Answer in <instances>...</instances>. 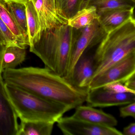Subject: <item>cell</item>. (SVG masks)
<instances>
[{"label": "cell", "mask_w": 135, "mask_h": 135, "mask_svg": "<svg viewBox=\"0 0 135 135\" xmlns=\"http://www.w3.org/2000/svg\"><path fill=\"white\" fill-rule=\"evenodd\" d=\"M131 1H133V2H135V0H131Z\"/></svg>", "instance_id": "cell-31"}, {"label": "cell", "mask_w": 135, "mask_h": 135, "mask_svg": "<svg viewBox=\"0 0 135 135\" xmlns=\"http://www.w3.org/2000/svg\"><path fill=\"white\" fill-rule=\"evenodd\" d=\"M72 116L101 126L114 127L118 124L117 119L113 115L89 105H81L77 107Z\"/></svg>", "instance_id": "cell-11"}, {"label": "cell", "mask_w": 135, "mask_h": 135, "mask_svg": "<svg viewBox=\"0 0 135 135\" xmlns=\"http://www.w3.org/2000/svg\"><path fill=\"white\" fill-rule=\"evenodd\" d=\"M54 1L58 14L68 21L81 8V0H54Z\"/></svg>", "instance_id": "cell-21"}, {"label": "cell", "mask_w": 135, "mask_h": 135, "mask_svg": "<svg viewBox=\"0 0 135 135\" xmlns=\"http://www.w3.org/2000/svg\"><path fill=\"white\" fill-rule=\"evenodd\" d=\"M26 5L28 39L30 46L37 40L41 31L38 15L32 0L26 3Z\"/></svg>", "instance_id": "cell-18"}, {"label": "cell", "mask_w": 135, "mask_h": 135, "mask_svg": "<svg viewBox=\"0 0 135 135\" xmlns=\"http://www.w3.org/2000/svg\"><path fill=\"white\" fill-rule=\"evenodd\" d=\"M135 75V52L107 69L92 79L89 84L90 89L103 87L113 83H124Z\"/></svg>", "instance_id": "cell-6"}, {"label": "cell", "mask_w": 135, "mask_h": 135, "mask_svg": "<svg viewBox=\"0 0 135 135\" xmlns=\"http://www.w3.org/2000/svg\"><path fill=\"white\" fill-rule=\"evenodd\" d=\"M134 8H119L105 11L98 14L99 22L106 33L119 26L134 16Z\"/></svg>", "instance_id": "cell-12"}, {"label": "cell", "mask_w": 135, "mask_h": 135, "mask_svg": "<svg viewBox=\"0 0 135 135\" xmlns=\"http://www.w3.org/2000/svg\"><path fill=\"white\" fill-rule=\"evenodd\" d=\"M26 47L16 45H6L3 53L2 68L5 69H15L26 59Z\"/></svg>", "instance_id": "cell-14"}, {"label": "cell", "mask_w": 135, "mask_h": 135, "mask_svg": "<svg viewBox=\"0 0 135 135\" xmlns=\"http://www.w3.org/2000/svg\"><path fill=\"white\" fill-rule=\"evenodd\" d=\"M6 45L0 44V75H2L3 70L2 68V60L3 53Z\"/></svg>", "instance_id": "cell-27"}, {"label": "cell", "mask_w": 135, "mask_h": 135, "mask_svg": "<svg viewBox=\"0 0 135 135\" xmlns=\"http://www.w3.org/2000/svg\"><path fill=\"white\" fill-rule=\"evenodd\" d=\"M122 135H135V123H131L123 129Z\"/></svg>", "instance_id": "cell-25"}, {"label": "cell", "mask_w": 135, "mask_h": 135, "mask_svg": "<svg viewBox=\"0 0 135 135\" xmlns=\"http://www.w3.org/2000/svg\"><path fill=\"white\" fill-rule=\"evenodd\" d=\"M4 2L15 19L27 45L29 46L26 3L12 1Z\"/></svg>", "instance_id": "cell-16"}, {"label": "cell", "mask_w": 135, "mask_h": 135, "mask_svg": "<svg viewBox=\"0 0 135 135\" xmlns=\"http://www.w3.org/2000/svg\"><path fill=\"white\" fill-rule=\"evenodd\" d=\"M54 124L45 121L21 120L18 135H50Z\"/></svg>", "instance_id": "cell-15"}, {"label": "cell", "mask_w": 135, "mask_h": 135, "mask_svg": "<svg viewBox=\"0 0 135 135\" xmlns=\"http://www.w3.org/2000/svg\"><path fill=\"white\" fill-rule=\"evenodd\" d=\"M106 90L115 93H132L135 94V91L132 90L126 87L124 84L120 83H113L109 84L103 87Z\"/></svg>", "instance_id": "cell-23"}, {"label": "cell", "mask_w": 135, "mask_h": 135, "mask_svg": "<svg viewBox=\"0 0 135 135\" xmlns=\"http://www.w3.org/2000/svg\"><path fill=\"white\" fill-rule=\"evenodd\" d=\"M119 111L120 116L121 117L124 118L130 117L135 118V102L127 104L125 106L120 107Z\"/></svg>", "instance_id": "cell-24"}, {"label": "cell", "mask_w": 135, "mask_h": 135, "mask_svg": "<svg viewBox=\"0 0 135 135\" xmlns=\"http://www.w3.org/2000/svg\"><path fill=\"white\" fill-rule=\"evenodd\" d=\"M2 76L5 83L63 105L70 110L83 105L86 99L88 88L78 87L45 67L5 69Z\"/></svg>", "instance_id": "cell-1"}, {"label": "cell", "mask_w": 135, "mask_h": 135, "mask_svg": "<svg viewBox=\"0 0 135 135\" xmlns=\"http://www.w3.org/2000/svg\"><path fill=\"white\" fill-rule=\"evenodd\" d=\"M18 117L8 95L5 83L0 75V135H18Z\"/></svg>", "instance_id": "cell-8"}, {"label": "cell", "mask_w": 135, "mask_h": 135, "mask_svg": "<svg viewBox=\"0 0 135 135\" xmlns=\"http://www.w3.org/2000/svg\"><path fill=\"white\" fill-rule=\"evenodd\" d=\"M124 84L129 89L135 91V75L127 80Z\"/></svg>", "instance_id": "cell-26"}, {"label": "cell", "mask_w": 135, "mask_h": 135, "mask_svg": "<svg viewBox=\"0 0 135 135\" xmlns=\"http://www.w3.org/2000/svg\"><path fill=\"white\" fill-rule=\"evenodd\" d=\"M0 44L6 46L7 45L6 41L1 31H0Z\"/></svg>", "instance_id": "cell-29"}, {"label": "cell", "mask_w": 135, "mask_h": 135, "mask_svg": "<svg viewBox=\"0 0 135 135\" xmlns=\"http://www.w3.org/2000/svg\"><path fill=\"white\" fill-rule=\"evenodd\" d=\"M98 18L96 8L88 5L79 10L68 20V24L75 30H79L90 25L94 20Z\"/></svg>", "instance_id": "cell-17"}, {"label": "cell", "mask_w": 135, "mask_h": 135, "mask_svg": "<svg viewBox=\"0 0 135 135\" xmlns=\"http://www.w3.org/2000/svg\"><path fill=\"white\" fill-rule=\"evenodd\" d=\"M89 1L90 0H81V6L80 9L87 7L88 6Z\"/></svg>", "instance_id": "cell-28"}, {"label": "cell", "mask_w": 135, "mask_h": 135, "mask_svg": "<svg viewBox=\"0 0 135 135\" xmlns=\"http://www.w3.org/2000/svg\"><path fill=\"white\" fill-rule=\"evenodd\" d=\"M5 87L20 120L45 121L55 123L70 110L63 105L47 101L15 86L5 83Z\"/></svg>", "instance_id": "cell-4"}, {"label": "cell", "mask_w": 135, "mask_h": 135, "mask_svg": "<svg viewBox=\"0 0 135 135\" xmlns=\"http://www.w3.org/2000/svg\"><path fill=\"white\" fill-rule=\"evenodd\" d=\"M106 34L98 19L86 27L76 30L65 79L72 82L73 69L79 59L87 49L98 44Z\"/></svg>", "instance_id": "cell-5"}, {"label": "cell", "mask_w": 135, "mask_h": 135, "mask_svg": "<svg viewBox=\"0 0 135 135\" xmlns=\"http://www.w3.org/2000/svg\"><path fill=\"white\" fill-rule=\"evenodd\" d=\"M4 1H15V2H20V3H27L29 1H31V0H3Z\"/></svg>", "instance_id": "cell-30"}, {"label": "cell", "mask_w": 135, "mask_h": 135, "mask_svg": "<svg viewBox=\"0 0 135 135\" xmlns=\"http://www.w3.org/2000/svg\"><path fill=\"white\" fill-rule=\"evenodd\" d=\"M76 30L68 24L42 31L30 51L41 59L47 68L65 77Z\"/></svg>", "instance_id": "cell-2"}, {"label": "cell", "mask_w": 135, "mask_h": 135, "mask_svg": "<svg viewBox=\"0 0 135 135\" xmlns=\"http://www.w3.org/2000/svg\"><path fill=\"white\" fill-rule=\"evenodd\" d=\"M88 5L94 6L98 15L113 9L134 8L135 2L131 0H90Z\"/></svg>", "instance_id": "cell-20"}, {"label": "cell", "mask_w": 135, "mask_h": 135, "mask_svg": "<svg viewBox=\"0 0 135 135\" xmlns=\"http://www.w3.org/2000/svg\"><path fill=\"white\" fill-rule=\"evenodd\" d=\"M135 102V94L115 93L103 87L88 89L86 102L92 107H107L126 105Z\"/></svg>", "instance_id": "cell-9"}, {"label": "cell", "mask_w": 135, "mask_h": 135, "mask_svg": "<svg viewBox=\"0 0 135 135\" xmlns=\"http://www.w3.org/2000/svg\"><path fill=\"white\" fill-rule=\"evenodd\" d=\"M0 18L16 37L20 45L26 47L27 45L16 21L3 0H0Z\"/></svg>", "instance_id": "cell-19"}, {"label": "cell", "mask_w": 135, "mask_h": 135, "mask_svg": "<svg viewBox=\"0 0 135 135\" xmlns=\"http://www.w3.org/2000/svg\"><path fill=\"white\" fill-rule=\"evenodd\" d=\"M94 72L93 56L83 55L74 67L72 83L80 88H88Z\"/></svg>", "instance_id": "cell-13"}, {"label": "cell", "mask_w": 135, "mask_h": 135, "mask_svg": "<svg viewBox=\"0 0 135 135\" xmlns=\"http://www.w3.org/2000/svg\"><path fill=\"white\" fill-rule=\"evenodd\" d=\"M32 1L38 15L41 32L68 24V20L61 17L57 12L54 0Z\"/></svg>", "instance_id": "cell-10"}, {"label": "cell", "mask_w": 135, "mask_h": 135, "mask_svg": "<svg viewBox=\"0 0 135 135\" xmlns=\"http://www.w3.org/2000/svg\"><path fill=\"white\" fill-rule=\"evenodd\" d=\"M0 31L3 36L7 45H20L16 37L10 30L7 25L0 18ZM23 47V46H22Z\"/></svg>", "instance_id": "cell-22"}, {"label": "cell", "mask_w": 135, "mask_h": 135, "mask_svg": "<svg viewBox=\"0 0 135 135\" xmlns=\"http://www.w3.org/2000/svg\"><path fill=\"white\" fill-rule=\"evenodd\" d=\"M57 126L65 135H122L114 127L97 125L70 117H62Z\"/></svg>", "instance_id": "cell-7"}, {"label": "cell", "mask_w": 135, "mask_h": 135, "mask_svg": "<svg viewBox=\"0 0 135 135\" xmlns=\"http://www.w3.org/2000/svg\"><path fill=\"white\" fill-rule=\"evenodd\" d=\"M98 45L93 56L94 72L92 79L135 52L134 16L107 33Z\"/></svg>", "instance_id": "cell-3"}]
</instances>
